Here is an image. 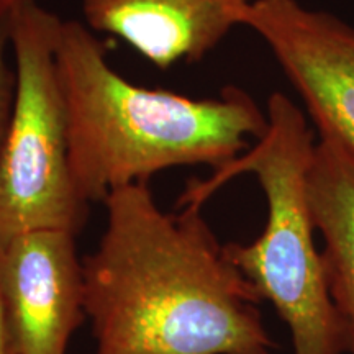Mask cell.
Listing matches in <instances>:
<instances>
[{
    "label": "cell",
    "mask_w": 354,
    "mask_h": 354,
    "mask_svg": "<svg viewBox=\"0 0 354 354\" xmlns=\"http://www.w3.org/2000/svg\"><path fill=\"white\" fill-rule=\"evenodd\" d=\"M0 295L12 354H66L86 315L76 233L38 230L7 243Z\"/></svg>",
    "instance_id": "8992f818"
},
{
    "label": "cell",
    "mask_w": 354,
    "mask_h": 354,
    "mask_svg": "<svg viewBox=\"0 0 354 354\" xmlns=\"http://www.w3.org/2000/svg\"><path fill=\"white\" fill-rule=\"evenodd\" d=\"M10 51V7L0 10V153L6 143L15 102V66L8 64Z\"/></svg>",
    "instance_id": "9c48e42d"
},
{
    "label": "cell",
    "mask_w": 354,
    "mask_h": 354,
    "mask_svg": "<svg viewBox=\"0 0 354 354\" xmlns=\"http://www.w3.org/2000/svg\"><path fill=\"white\" fill-rule=\"evenodd\" d=\"M107 227L82 263L94 354H272L258 290L202 207L166 214L148 183L104 201Z\"/></svg>",
    "instance_id": "6da1fadb"
},
{
    "label": "cell",
    "mask_w": 354,
    "mask_h": 354,
    "mask_svg": "<svg viewBox=\"0 0 354 354\" xmlns=\"http://www.w3.org/2000/svg\"><path fill=\"white\" fill-rule=\"evenodd\" d=\"M241 26L268 44L318 135L354 156V26L299 0H253Z\"/></svg>",
    "instance_id": "5b68a950"
},
{
    "label": "cell",
    "mask_w": 354,
    "mask_h": 354,
    "mask_svg": "<svg viewBox=\"0 0 354 354\" xmlns=\"http://www.w3.org/2000/svg\"><path fill=\"white\" fill-rule=\"evenodd\" d=\"M268 130L209 179H192L179 207H202L236 176L253 174L268 203L253 243L225 245L228 258L269 300L290 331L294 354H344L346 335L331 299L308 201V169L317 141L300 107L282 92L266 104Z\"/></svg>",
    "instance_id": "3957f363"
},
{
    "label": "cell",
    "mask_w": 354,
    "mask_h": 354,
    "mask_svg": "<svg viewBox=\"0 0 354 354\" xmlns=\"http://www.w3.org/2000/svg\"><path fill=\"white\" fill-rule=\"evenodd\" d=\"M13 2H15V0H0V10H3V8L10 7Z\"/></svg>",
    "instance_id": "8fae6325"
},
{
    "label": "cell",
    "mask_w": 354,
    "mask_h": 354,
    "mask_svg": "<svg viewBox=\"0 0 354 354\" xmlns=\"http://www.w3.org/2000/svg\"><path fill=\"white\" fill-rule=\"evenodd\" d=\"M318 136L308 169L310 210L346 353L354 354V156L330 136Z\"/></svg>",
    "instance_id": "ba28073f"
},
{
    "label": "cell",
    "mask_w": 354,
    "mask_h": 354,
    "mask_svg": "<svg viewBox=\"0 0 354 354\" xmlns=\"http://www.w3.org/2000/svg\"><path fill=\"white\" fill-rule=\"evenodd\" d=\"M63 19L37 0L10 6V48L17 88L0 153V250L38 230L76 233L87 202L79 196L69 161L68 123L56 73Z\"/></svg>",
    "instance_id": "277c9868"
},
{
    "label": "cell",
    "mask_w": 354,
    "mask_h": 354,
    "mask_svg": "<svg viewBox=\"0 0 354 354\" xmlns=\"http://www.w3.org/2000/svg\"><path fill=\"white\" fill-rule=\"evenodd\" d=\"M56 73L68 123L69 161L84 202L177 166H228L268 130V113L240 87L192 99L136 86L82 21L63 20Z\"/></svg>",
    "instance_id": "7a4b0ae2"
},
{
    "label": "cell",
    "mask_w": 354,
    "mask_h": 354,
    "mask_svg": "<svg viewBox=\"0 0 354 354\" xmlns=\"http://www.w3.org/2000/svg\"><path fill=\"white\" fill-rule=\"evenodd\" d=\"M253 0H81L84 24L125 41L154 68L194 64L241 26Z\"/></svg>",
    "instance_id": "52a82bcc"
},
{
    "label": "cell",
    "mask_w": 354,
    "mask_h": 354,
    "mask_svg": "<svg viewBox=\"0 0 354 354\" xmlns=\"http://www.w3.org/2000/svg\"><path fill=\"white\" fill-rule=\"evenodd\" d=\"M0 354H8V333H7V318L3 308L2 295H0Z\"/></svg>",
    "instance_id": "30bf717a"
}]
</instances>
